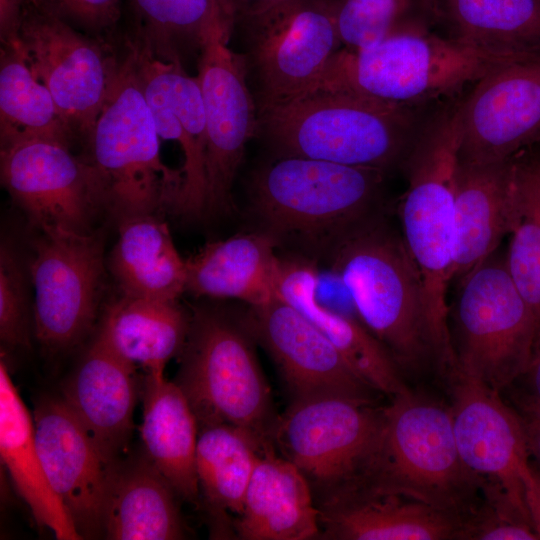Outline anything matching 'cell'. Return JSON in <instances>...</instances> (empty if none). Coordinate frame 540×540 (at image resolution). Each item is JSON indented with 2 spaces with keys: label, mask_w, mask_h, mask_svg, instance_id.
Instances as JSON below:
<instances>
[{
  "label": "cell",
  "mask_w": 540,
  "mask_h": 540,
  "mask_svg": "<svg viewBox=\"0 0 540 540\" xmlns=\"http://www.w3.org/2000/svg\"><path fill=\"white\" fill-rule=\"evenodd\" d=\"M126 44L160 138L176 141L183 151V185L174 211L197 218L207 212V131L198 78L189 76L179 62L157 59Z\"/></svg>",
  "instance_id": "20"
},
{
  "label": "cell",
  "mask_w": 540,
  "mask_h": 540,
  "mask_svg": "<svg viewBox=\"0 0 540 540\" xmlns=\"http://www.w3.org/2000/svg\"><path fill=\"white\" fill-rule=\"evenodd\" d=\"M458 102L423 122L404 163L408 185L398 206L401 237L419 275L442 374L456 358L447 292L455 260V192L459 167Z\"/></svg>",
  "instance_id": "1"
},
{
  "label": "cell",
  "mask_w": 540,
  "mask_h": 540,
  "mask_svg": "<svg viewBox=\"0 0 540 540\" xmlns=\"http://www.w3.org/2000/svg\"><path fill=\"white\" fill-rule=\"evenodd\" d=\"M524 500L532 526L540 538V468L532 464L524 484Z\"/></svg>",
  "instance_id": "43"
},
{
  "label": "cell",
  "mask_w": 540,
  "mask_h": 540,
  "mask_svg": "<svg viewBox=\"0 0 540 540\" xmlns=\"http://www.w3.org/2000/svg\"><path fill=\"white\" fill-rule=\"evenodd\" d=\"M277 242L265 232L243 233L206 244L186 260V291L260 306L278 297Z\"/></svg>",
  "instance_id": "27"
},
{
  "label": "cell",
  "mask_w": 540,
  "mask_h": 540,
  "mask_svg": "<svg viewBox=\"0 0 540 540\" xmlns=\"http://www.w3.org/2000/svg\"><path fill=\"white\" fill-rule=\"evenodd\" d=\"M69 24L101 32L119 20L124 0H34Z\"/></svg>",
  "instance_id": "40"
},
{
  "label": "cell",
  "mask_w": 540,
  "mask_h": 540,
  "mask_svg": "<svg viewBox=\"0 0 540 540\" xmlns=\"http://www.w3.org/2000/svg\"><path fill=\"white\" fill-rule=\"evenodd\" d=\"M289 0H228L235 22L244 21Z\"/></svg>",
  "instance_id": "44"
},
{
  "label": "cell",
  "mask_w": 540,
  "mask_h": 540,
  "mask_svg": "<svg viewBox=\"0 0 540 540\" xmlns=\"http://www.w3.org/2000/svg\"><path fill=\"white\" fill-rule=\"evenodd\" d=\"M28 269L37 340L51 354L70 350L96 320L104 281L100 237L43 230Z\"/></svg>",
  "instance_id": "11"
},
{
  "label": "cell",
  "mask_w": 540,
  "mask_h": 540,
  "mask_svg": "<svg viewBox=\"0 0 540 540\" xmlns=\"http://www.w3.org/2000/svg\"><path fill=\"white\" fill-rule=\"evenodd\" d=\"M32 138L68 145L74 140L52 94L32 71L15 38L1 43L0 146Z\"/></svg>",
  "instance_id": "35"
},
{
  "label": "cell",
  "mask_w": 540,
  "mask_h": 540,
  "mask_svg": "<svg viewBox=\"0 0 540 540\" xmlns=\"http://www.w3.org/2000/svg\"><path fill=\"white\" fill-rule=\"evenodd\" d=\"M248 334L245 324L218 309H195L175 383L200 429L232 425L269 447L278 416Z\"/></svg>",
  "instance_id": "7"
},
{
  "label": "cell",
  "mask_w": 540,
  "mask_h": 540,
  "mask_svg": "<svg viewBox=\"0 0 540 540\" xmlns=\"http://www.w3.org/2000/svg\"><path fill=\"white\" fill-rule=\"evenodd\" d=\"M514 158L495 162L459 161L452 278L457 285L492 255L507 235Z\"/></svg>",
  "instance_id": "25"
},
{
  "label": "cell",
  "mask_w": 540,
  "mask_h": 540,
  "mask_svg": "<svg viewBox=\"0 0 540 540\" xmlns=\"http://www.w3.org/2000/svg\"><path fill=\"white\" fill-rule=\"evenodd\" d=\"M29 269L11 244L0 247V339L10 348H26L34 322L28 291Z\"/></svg>",
  "instance_id": "39"
},
{
  "label": "cell",
  "mask_w": 540,
  "mask_h": 540,
  "mask_svg": "<svg viewBox=\"0 0 540 540\" xmlns=\"http://www.w3.org/2000/svg\"><path fill=\"white\" fill-rule=\"evenodd\" d=\"M482 480L463 463L450 406L410 388L384 407L378 454L368 486L400 493L462 519Z\"/></svg>",
  "instance_id": "8"
},
{
  "label": "cell",
  "mask_w": 540,
  "mask_h": 540,
  "mask_svg": "<svg viewBox=\"0 0 540 540\" xmlns=\"http://www.w3.org/2000/svg\"><path fill=\"white\" fill-rule=\"evenodd\" d=\"M509 245L504 258L517 289L540 322V150L514 158L509 212Z\"/></svg>",
  "instance_id": "36"
},
{
  "label": "cell",
  "mask_w": 540,
  "mask_h": 540,
  "mask_svg": "<svg viewBox=\"0 0 540 540\" xmlns=\"http://www.w3.org/2000/svg\"><path fill=\"white\" fill-rule=\"evenodd\" d=\"M16 39L72 136L83 141L105 101L117 56L34 0L24 8Z\"/></svg>",
  "instance_id": "13"
},
{
  "label": "cell",
  "mask_w": 540,
  "mask_h": 540,
  "mask_svg": "<svg viewBox=\"0 0 540 540\" xmlns=\"http://www.w3.org/2000/svg\"><path fill=\"white\" fill-rule=\"evenodd\" d=\"M0 147L2 185L40 231L92 233L104 207L89 165L70 145L32 138Z\"/></svg>",
  "instance_id": "16"
},
{
  "label": "cell",
  "mask_w": 540,
  "mask_h": 540,
  "mask_svg": "<svg viewBox=\"0 0 540 540\" xmlns=\"http://www.w3.org/2000/svg\"><path fill=\"white\" fill-rule=\"evenodd\" d=\"M458 288L452 337L456 370L500 392L525 373L540 322L496 251Z\"/></svg>",
  "instance_id": "10"
},
{
  "label": "cell",
  "mask_w": 540,
  "mask_h": 540,
  "mask_svg": "<svg viewBox=\"0 0 540 540\" xmlns=\"http://www.w3.org/2000/svg\"><path fill=\"white\" fill-rule=\"evenodd\" d=\"M521 378L525 379L529 388V396L526 401L540 406V336L529 365Z\"/></svg>",
  "instance_id": "45"
},
{
  "label": "cell",
  "mask_w": 540,
  "mask_h": 540,
  "mask_svg": "<svg viewBox=\"0 0 540 540\" xmlns=\"http://www.w3.org/2000/svg\"><path fill=\"white\" fill-rule=\"evenodd\" d=\"M36 446L54 492L83 538L103 536V510L112 466L60 397L35 405Z\"/></svg>",
  "instance_id": "19"
},
{
  "label": "cell",
  "mask_w": 540,
  "mask_h": 540,
  "mask_svg": "<svg viewBox=\"0 0 540 540\" xmlns=\"http://www.w3.org/2000/svg\"><path fill=\"white\" fill-rule=\"evenodd\" d=\"M189 325L177 300L123 295L106 308L96 336L146 374L163 375L168 361L180 355Z\"/></svg>",
  "instance_id": "31"
},
{
  "label": "cell",
  "mask_w": 540,
  "mask_h": 540,
  "mask_svg": "<svg viewBox=\"0 0 540 540\" xmlns=\"http://www.w3.org/2000/svg\"><path fill=\"white\" fill-rule=\"evenodd\" d=\"M245 325L270 354L292 400L333 395L375 402L379 392L311 321L279 296L250 306Z\"/></svg>",
  "instance_id": "18"
},
{
  "label": "cell",
  "mask_w": 540,
  "mask_h": 540,
  "mask_svg": "<svg viewBox=\"0 0 540 540\" xmlns=\"http://www.w3.org/2000/svg\"><path fill=\"white\" fill-rule=\"evenodd\" d=\"M497 62L416 19L367 48L341 47L314 87L414 109L474 84Z\"/></svg>",
  "instance_id": "6"
},
{
  "label": "cell",
  "mask_w": 540,
  "mask_h": 540,
  "mask_svg": "<svg viewBox=\"0 0 540 540\" xmlns=\"http://www.w3.org/2000/svg\"><path fill=\"white\" fill-rule=\"evenodd\" d=\"M28 0H0V39L1 43L17 37L24 8Z\"/></svg>",
  "instance_id": "41"
},
{
  "label": "cell",
  "mask_w": 540,
  "mask_h": 540,
  "mask_svg": "<svg viewBox=\"0 0 540 540\" xmlns=\"http://www.w3.org/2000/svg\"><path fill=\"white\" fill-rule=\"evenodd\" d=\"M265 448L253 435L232 425L200 429L196 471L215 535H235L231 518L242 513L248 486Z\"/></svg>",
  "instance_id": "32"
},
{
  "label": "cell",
  "mask_w": 540,
  "mask_h": 540,
  "mask_svg": "<svg viewBox=\"0 0 540 540\" xmlns=\"http://www.w3.org/2000/svg\"><path fill=\"white\" fill-rule=\"evenodd\" d=\"M523 422L529 456L535 458L537 467L540 468V406L525 401Z\"/></svg>",
  "instance_id": "42"
},
{
  "label": "cell",
  "mask_w": 540,
  "mask_h": 540,
  "mask_svg": "<svg viewBox=\"0 0 540 540\" xmlns=\"http://www.w3.org/2000/svg\"><path fill=\"white\" fill-rule=\"evenodd\" d=\"M448 379L453 431L463 463L483 482L503 489L528 514L524 484L531 463L521 417L485 383L457 370Z\"/></svg>",
  "instance_id": "17"
},
{
  "label": "cell",
  "mask_w": 540,
  "mask_h": 540,
  "mask_svg": "<svg viewBox=\"0 0 540 540\" xmlns=\"http://www.w3.org/2000/svg\"><path fill=\"white\" fill-rule=\"evenodd\" d=\"M327 255L358 319L400 369L436 365L421 281L401 235L375 211L347 229Z\"/></svg>",
  "instance_id": "2"
},
{
  "label": "cell",
  "mask_w": 540,
  "mask_h": 540,
  "mask_svg": "<svg viewBox=\"0 0 540 540\" xmlns=\"http://www.w3.org/2000/svg\"><path fill=\"white\" fill-rule=\"evenodd\" d=\"M446 37L493 61L540 51V0H425Z\"/></svg>",
  "instance_id": "28"
},
{
  "label": "cell",
  "mask_w": 540,
  "mask_h": 540,
  "mask_svg": "<svg viewBox=\"0 0 540 540\" xmlns=\"http://www.w3.org/2000/svg\"><path fill=\"white\" fill-rule=\"evenodd\" d=\"M160 136L146 102L133 54L117 57L102 108L83 140L104 211L120 222L175 210L180 170L160 156Z\"/></svg>",
  "instance_id": "4"
},
{
  "label": "cell",
  "mask_w": 540,
  "mask_h": 540,
  "mask_svg": "<svg viewBox=\"0 0 540 540\" xmlns=\"http://www.w3.org/2000/svg\"><path fill=\"white\" fill-rule=\"evenodd\" d=\"M460 162L540 148V51L495 63L458 102Z\"/></svg>",
  "instance_id": "15"
},
{
  "label": "cell",
  "mask_w": 540,
  "mask_h": 540,
  "mask_svg": "<svg viewBox=\"0 0 540 540\" xmlns=\"http://www.w3.org/2000/svg\"><path fill=\"white\" fill-rule=\"evenodd\" d=\"M198 423L182 389L163 375L146 374L143 386L144 451L176 495L195 502Z\"/></svg>",
  "instance_id": "30"
},
{
  "label": "cell",
  "mask_w": 540,
  "mask_h": 540,
  "mask_svg": "<svg viewBox=\"0 0 540 540\" xmlns=\"http://www.w3.org/2000/svg\"><path fill=\"white\" fill-rule=\"evenodd\" d=\"M482 501L462 519L459 539L540 540L526 512L499 486L484 482Z\"/></svg>",
  "instance_id": "38"
},
{
  "label": "cell",
  "mask_w": 540,
  "mask_h": 540,
  "mask_svg": "<svg viewBox=\"0 0 540 540\" xmlns=\"http://www.w3.org/2000/svg\"><path fill=\"white\" fill-rule=\"evenodd\" d=\"M118 226L109 268L123 295L177 300L186 291L187 266L166 223L157 215H147Z\"/></svg>",
  "instance_id": "33"
},
{
  "label": "cell",
  "mask_w": 540,
  "mask_h": 540,
  "mask_svg": "<svg viewBox=\"0 0 540 540\" xmlns=\"http://www.w3.org/2000/svg\"><path fill=\"white\" fill-rule=\"evenodd\" d=\"M418 3L419 0H332L342 48H367L416 20L411 14Z\"/></svg>",
  "instance_id": "37"
},
{
  "label": "cell",
  "mask_w": 540,
  "mask_h": 540,
  "mask_svg": "<svg viewBox=\"0 0 540 540\" xmlns=\"http://www.w3.org/2000/svg\"><path fill=\"white\" fill-rule=\"evenodd\" d=\"M135 366L97 336L62 384L61 397L110 464L123 458L133 430Z\"/></svg>",
  "instance_id": "21"
},
{
  "label": "cell",
  "mask_w": 540,
  "mask_h": 540,
  "mask_svg": "<svg viewBox=\"0 0 540 540\" xmlns=\"http://www.w3.org/2000/svg\"><path fill=\"white\" fill-rule=\"evenodd\" d=\"M316 264L303 258L279 260L278 296L311 321L340 351L352 369L390 398L409 389L402 370L354 314L324 304L317 295Z\"/></svg>",
  "instance_id": "22"
},
{
  "label": "cell",
  "mask_w": 540,
  "mask_h": 540,
  "mask_svg": "<svg viewBox=\"0 0 540 540\" xmlns=\"http://www.w3.org/2000/svg\"><path fill=\"white\" fill-rule=\"evenodd\" d=\"M0 454L19 495L40 526L59 540L82 537L46 476L34 434V420L0 362Z\"/></svg>",
  "instance_id": "29"
},
{
  "label": "cell",
  "mask_w": 540,
  "mask_h": 540,
  "mask_svg": "<svg viewBox=\"0 0 540 540\" xmlns=\"http://www.w3.org/2000/svg\"><path fill=\"white\" fill-rule=\"evenodd\" d=\"M176 493L145 451L111 469L103 510V536L112 540H176L184 527Z\"/></svg>",
  "instance_id": "26"
},
{
  "label": "cell",
  "mask_w": 540,
  "mask_h": 540,
  "mask_svg": "<svg viewBox=\"0 0 540 540\" xmlns=\"http://www.w3.org/2000/svg\"><path fill=\"white\" fill-rule=\"evenodd\" d=\"M319 510L320 535L339 540L459 539L462 524L457 514L370 486Z\"/></svg>",
  "instance_id": "23"
},
{
  "label": "cell",
  "mask_w": 540,
  "mask_h": 540,
  "mask_svg": "<svg viewBox=\"0 0 540 540\" xmlns=\"http://www.w3.org/2000/svg\"><path fill=\"white\" fill-rule=\"evenodd\" d=\"M383 413L375 402L323 395L292 400L278 416L274 449L306 477L318 508L369 484Z\"/></svg>",
  "instance_id": "9"
},
{
  "label": "cell",
  "mask_w": 540,
  "mask_h": 540,
  "mask_svg": "<svg viewBox=\"0 0 540 540\" xmlns=\"http://www.w3.org/2000/svg\"><path fill=\"white\" fill-rule=\"evenodd\" d=\"M277 156L388 172L403 165L422 125L415 109L314 87L258 112Z\"/></svg>",
  "instance_id": "3"
},
{
  "label": "cell",
  "mask_w": 540,
  "mask_h": 540,
  "mask_svg": "<svg viewBox=\"0 0 540 540\" xmlns=\"http://www.w3.org/2000/svg\"><path fill=\"white\" fill-rule=\"evenodd\" d=\"M133 35L127 39L149 55L182 64L187 52L199 55L218 23L235 17L228 0H126Z\"/></svg>",
  "instance_id": "34"
},
{
  "label": "cell",
  "mask_w": 540,
  "mask_h": 540,
  "mask_svg": "<svg viewBox=\"0 0 540 540\" xmlns=\"http://www.w3.org/2000/svg\"><path fill=\"white\" fill-rule=\"evenodd\" d=\"M385 172L297 156H277L251 183L252 208L278 243L294 238L327 254L351 226L376 211Z\"/></svg>",
  "instance_id": "5"
},
{
  "label": "cell",
  "mask_w": 540,
  "mask_h": 540,
  "mask_svg": "<svg viewBox=\"0 0 540 540\" xmlns=\"http://www.w3.org/2000/svg\"><path fill=\"white\" fill-rule=\"evenodd\" d=\"M235 536L244 540H308L320 536V510L306 477L274 446L265 448L248 486Z\"/></svg>",
  "instance_id": "24"
},
{
  "label": "cell",
  "mask_w": 540,
  "mask_h": 540,
  "mask_svg": "<svg viewBox=\"0 0 540 540\" xmlns=\"http://www.w3.org/2000/svg\"><path fill=\"white\" fill-rule=\"evenodd\" d=\"M243 22L258 84V112L312 89L342 47L332 0H289Z\"/></svg>",
  "instance_id": "12"
},
{
  "label": "cell",
  "mask_w": 540,
  "mask_h": 540,
  "mask_svg": "<svg viewBox=\"0 0 540 540\" xmlns=\"http://www.w3.org/2000/svg\"><path fill=\"white\" fill-rule=\"evenodd\" d=\"M234 24L225 20L215 25L197 57L207 131V212L233 209L234 179L259 128L258 108L246 82V58L228 45Z\"/></svg>",
  "instance_id": "14"
}]
</instances>
